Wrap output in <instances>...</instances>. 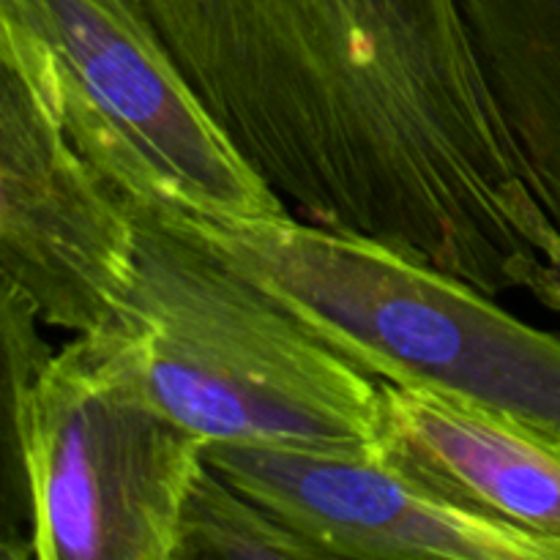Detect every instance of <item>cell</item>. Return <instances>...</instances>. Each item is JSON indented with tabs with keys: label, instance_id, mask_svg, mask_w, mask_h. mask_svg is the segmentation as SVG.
<instances>
[{
	"label": "cell",
	"instance_id": "cell-1",
	"mask_svg": "<svg viewBox=\"0 0 560 560\" xmlns=\"http://www.w3.org/2000/svg\"><path fill=\"white\" fill-rule=\"evenodd\" d=\"M224 135L293 211L490 295H539L560 233L457 0H145Z\"/></svg>",
	"mask_w": 560,
	"mask_h": 560
},
{
	"label": "cell",
	"instance_id": "cell-2",
	"mask_svg": "<svg viewBox=\"0 0 560 560\" xmlns=\"http://www.w3.org/2000/svg\"><path fill=\"white\" fill-rule=\"evenodd\" d=\"M38 326L0 279V556L173 560L208 441L156 402L135 334H77L52 353Z\"/></svg>",
	"mask_w": 560,
	"mask_h": 560
},
{
	"label": "cell",
	"instance_id": "cell-3",
	"mask_svg": "<svg viewBox=\"0 0 560 560\" xmlns=\"http://www.w3.org/2000/svg\"><path fill=\"white\" fill-rule=\"evenodd\" d=\"M137 271L120 328L156 402L208 443L377 448L383 383L323 342L178 211L126 197Z\"/></svg>",
	"mask_w": 560,
	"mask_h": 560
},
{
	"label": "cell",
	"instance_id": "cell-4",
	"mask_svg": "<svg viewBox=\"0 0 560 560\" xmlns=\"http://www.w3.org/2000/svg\"><path fill=\"white\" fill-rule=\"evenodd\" d=\"M180 217L375 381L468 399L560 443V337L509 315L495 295L290 211Z\"/></svg>",
	"mask_w": 560,
	"mask_h": 560
},
{
	"label": "cell",
	"instance_id": "cell-5",
	"mask_svg": "<svg viewBox=\"0 0 560 560\" xmlns=\"http://www.w3.org/2000/svg\"><path fill=\"white\" fill-rule=\"evenodd\" d=\"M0 49L33 66L69 140L124 197L206 219L290 211L197 96L145 0H0Z\"/></svg>",
	"mask_w": 560,
	"mask_h": 560
},
{
	"label": "cell",
	"instance_id": "cell-6",
	"mask_svg": "<svg viewBox=\"0 0 560 560\" xmlns=\"http://www.w3.org/2000/svg\"><path fill=\"white\" fill-rule=\"evenodd\" d=\"M137 271L126 197L66 135L42 77L0 49V279L44 326H120Z\"/></svg>",
	"mask_w": 560,
	"mask_h": 560
},
{
	"label": "cell",
	"instance_id": "cell-7",
	"mask_svg": "<svg viewBox=\"0 0 560 560\" xmlns=\"http://www.w3.org/2000/svg\"><path fill=\"white\" fill-rule=\"evenodd\" d=\"M206 463L320 558L560 560L558 547L435 498L377 448L208 443Z\"/></svg>",
	"mask_w": 560,
	"mask_h": 560
},
{
	"label": "cell",
	"instance_id": "cell-8",
	"mask_svg": "<svg viewBox=\"0 0 560 560\" xmlns=\"http://www.w3.org/2000/svg\"><path fill=\"white\" fill-rule=\"evenodd\" d=\"M377 454L441 501L560 550V443L441 392L383 383Z\"/></svg>",
	"mask_w": 560,
	"mask_h": 560
},
{
	"label": "cell",
	"instance_id": "cell-9",
	"mask_svg": "<svg viewBox=\"0 0 560 560\" xmlns=\"http://www.w3.org/2000/svg\"><path fill=\"white\" fill-rule=\"evenodd\" d=\"M481 71L560 233V0H457Z\"/></svg>",
	"mask_w": 560,
	"mask_h": 560
},
{
	"label": "cell",
	"instance_id": "cell-10",
	"mask_svg": "<svg viewBox=\"0 0 560 560\" xmlns=\"http://www.w3.org/2000/svg\"><path fill=\"white\" fill-rule=\"evenodd\" d=\"M320 558L293 528L206 463L180 512L173 560Z\"/></svg>",
	"mask_w": 560,
	"mask_h": 560
}]
</instances>
